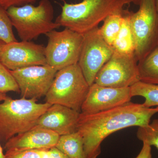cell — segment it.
<instances>
[{
    "mask_svg": "<svg viewBox=\"0 0 158 158\" xmlns=\"http://www.w3.org/2000/svg\"><path fill=\"white\" fill-rule=\"evenodd\" d=\"M157 113L158 107L146 108L131 102L95 114L81 113L77 131L83 138L86 158L98 157L102 142L111 134L126 128L146 126Z\"/></svg>",
    "mask_w": 158,
    "mask_h": 158,
    "instance_id": "1",
    "label": "cell"
},
{
    "mask_svg": "<svg viewBox=\"0 0 158 158\" xmlns=\"http://www.w3.org/2000/svg\"><path fill=\"white\" fill-rule=\"evenodd\" d=\"M61 14L55 22L65 28L83 34L98 27L111 15L123 13L133 0H83L77 4L63 1Z\"/></svg>",
    "mask_w": 158,
    "mask_h": 158,
    "instance_id": "2",
    "label": "cell"
},
{
    "mask_svg": "<svg viewBox=\"0 0 158 158\" xmlns=\"http://www.w3.org/2000/svg\"><path fill=\"white\" fill-rule=\"evenodd\" d=\"M36 99H13L7 97L0 103V143L5 145L15 136L36 126L40 116L51 106Z\"/></svg>",
    "mask_w": 158,
    "mask_h": 158,
    "instance_id": "3",
    "label": "cell"
},
{
    "mask_svg": "<svg viewBox=\"0 0 158 158\" xmlns=\"http://www.w3.org/2000/svg\"><path fill=\"white\" fill-rule=\"evenodd\" d=\"M7 11L12 26L23 41H31L60 27L53 21L54 9L49 0H41L37 6L27 4L11 7Z\"/></svg>",
    "mask_w": 158,
    "mask_h": 158,
    "instance_id": "4",
    "label": "cell"
},
{
    "mask_svg": "<svg viewBox=\"0 0 158 158\" xmlns=\"http://www.w3.org/2000/svg\"><path fill=\"white\" fill-rule=\"evenodd\" d=\"M90 87L78 63L67 66L57 71L45 96V102L62 105L81 113Z\"/></svg>",
    "mask_w": 158,
    "mask_h": 158,
    "instance_id": "5",
    "label": "cell"
},
{
    "mask_svg": "<svg viewBox=\"0 0 158 158\" xmlns=\"http://www.w3.org/2000/svg\"><path fill=\"white\" fill-rule=\"evenodd\" d=\"M133 3L139 6L138 11L128 13L138 62L158 47V13L156 0H133Z\"/></svg>",
    "mask_w": 158,
    "mask_h": 158,
    "instance_id": "6",
    "label": "cell"
},
{
    "mask_svg": "<svg viewBox=\"0 0 158 158\" xmlns=\"http://www.w3.org/2000/svg\"><path fill=\"white\" fill-rule=\"evenodd\" d=\"M47 45L44 49L47 64L57 71L77 64L83 40V34L70 29L56 30L46 34Z\"/></svg>",
    "mask_w": 158,
    "mask_h": 158,
    "instance_id": "7",
    "label": "cell"
},
{
    "mask_svg": "<svg viewBox=\"0 0 158 158\" xmlns=\"http://www.w3.org/2000/svg\"><path fill=\"white\" fill-rule=\"evenodd\" d=\"M114 52L113 47L102 37L98 27L83 34L78 64L90 86Z\"/></svg>",
    "mask_w": 158,
    "mask_h": 158,
    "instance_id": "8",
    "label": "cell"
},
{
    "mask_svg": "<svg viewBox=\"0 0 158 158\" xmlns=\"http://www.w3.org/2000/svg\"><path fill=\"white\" fill-rule=\"evenodd\" d=\"M140 81L135 54L114 52L97 74L94 83L113 88H130Z\"/></svg>",
    "mask_w": 158,
    "mask_h": 158,
    "instance_id": "9",
    "label": "cell"
},
{
    "mask_svg": "<svg viewBox=\"0 0 158 158\" xmlns=\"http://www.w3.org/2000/svg\"><path fill=\"white\" fill-rule=\"evenodd\" d=\"M57 71L48 64L10 70L18 85L21 98L37 100L46 96Z\"/></svg>",
    "mask_w": 158,
    "mask_h": 158,
    "instance_id": "10",
    "label": "cell"
},
{
    "mask_svg": "<svg viewBox=\"0 0 158 158\" xmlns=\"http://www.w3.org/2000/svg\"><path fill=\"white\" fill-rule=\"evenodd\" d=\"M45 47L28 41L4 44L2 47L0 61L9 70H16L34 65L47 64Z\"/></svg>",
    "mask_w": 158,
    "mask_h": 158,
    "instance_id": "11",
    "label": "cell"
},
{
    "mask_svg": "<svg viewBox=\"0 0 158 158\" xmlns=\"http://www.w3.org/2000/svg\"><path fill=\"white\" fill-rule=\"evenodd\" d=\"M130 88H110L94 83L82 105L81 113L95 114L129 102L132 98Z\"/></svg>",
    "mask_w": 158,
    "mask_h": 158,
    "instance_id": "12",
    "label": "cell"
},
{
    "mask_svg": "<svg viewBox=\"0 0 158 158\" xmlns=\"http://www.w3.org/2000/svg\"><path fill=\"white\" fill-rule=\"evenodd\" d=\"M81 113L65 106L52 105L40 116L37 126L57 133L59 136L77 131Z\"/></svg>",
    "mask_w": 158,
    "mask_h": 158,
    "instance_id": "13",
    "label": "cell"
},
{
    "mask_svg": "<svg viewBox=\"0 0 158 158\" xmlns=\"http://www.w3.org/2000/svg\"><path fill=\"white\" fill-rule=\"evenodd\" d=\"M59 137L52 131L36 126L11 138L4 145V148L6 151L11 148L50 149L56 147Z\"/></svg>",
    "mask_w": 158,
    "mask_h": 158,
    "instance_id": "14",
    "label": "cell"
},
{
    "mask_svg": "<svg viewBox=\"0 0 158 158\" xmlns=\"http://www.w3.org/2000/svg\"><path fill=\"white\" fill-rule=\"evenodd\" d=\"M56 147L69 158H86L83 138L78 131L60 136Z\"/></svg>",
    "mask_w": 158,
    "mask_h": 158,
    "instance_id": "15",
    "label": "cell"
},
{
    "mask_svg": "<svg viewBox=\"0 0 158 158\" xmlns=\"http://www.w3.org/2000/svg\"><path fill=\"white\" fill-rule=\"evenodd\" d=\"M140 81L158 85V47L138 62Z\"/></svg>",
    "mask_w": 158,
    "mask_h": 158,
    "instance_id": "16",
    "label": "cell"
},
{
    "mask_svg": "<svg viewBox=\"0 0 158 158\" xmlns=\"http://www.w3.org/2000/svg\"><path fill=\"white\" fill-rule=\"evenodd\" d=\"M129 11L127 10L118 33L112 47L114 52L125 54H135V43L128 19Z\"/></svg>",
    "mask_w": 158,
    "mask_h": 158,
    "instance_id": "17",
    "label": "cell"
},
{
    "mask_svg": "<svg viewBox=\"0 0 158 158\" xmlns=\"http://www.w3.org/2000/svg\"><path fill=\"white\" fill-rule=\"evenodd\" d=\"M130 88L132 97L139 96L145 98L142 104L144 107H158V85L139 81Z\"/></svg>",
    "mask_w": 158,
    "mask_h": 158,
    "instance_id": "18",
    "label": "cell"
},
{
    "mask_svg": "<svg viewBox=\"0 0 158 158\" xmlns=\"http://www.w3.org/2000/svg\"><path fill=\"white\" fill-rule=\"evenodd\" d=\"M126 11L125 10L123 13H116L108 16L103 21L102 26L99 28L102 37L112 47L121 29Z\"/></svg>",
    "mask_w": 158,
    "mask_h": 158,
    "instance_id": "19",
    "label": "cell"
},
{
    "mask_svg": "<svg viewBox=\"0 0 158 158\" xmlns=\"http://www.w3.org/2000/svg\"><path fill=\"white\" fill-rule=\"evenodd\" d=\"M137 137L142 142H147L158 150V118L154 119L146 126L138 127Z\"/></svg>",
    "mask_w": 158,
    "mask_h": 158,
    "instance_id": "20",
    "label": "cell"
},
{
    "mask_svg": "<svg viewBox=\"0 0 158 158\" xmlns=\"http://www.w3.org/2000/svg\"><path fill=\"white\" fill-rule=\"evenodd\" d=\"M5 43L0 40V55L2 47ZM10 91L19 93V88L10 70L0 61V92L6 93Z\"/></svg>",
    "mask_w": 158,
    "mask_h": 158,
    "instance_id": "21",
    "label": "cell"
},
{
    "mask_svg": "<svg viewBox=\"0 0 158 158\" xmlns=\"http://www.w3.org/2000/svg\"><path fill=\"white\" fill-rule=\"evenodd\" d=\"M12 28V23L7 10L0 7V40L6 44L18 41Z\"/></svg>",
    "mask_w": 158,
    "mask_h": 158,
    "instance_id": "22",
    "label": "cell"
},
{
    "mask_svg": "<svg viewBox=\"0 0 158 158\" xmlns=\"http://www.w3.org/2000/svg\"><path fill=\"white\" fill-rule=\"evenodd\" d=\"M45 149H19L11 148L6 151V158H43Z\"/></svg>",
    "mask_w": 158,
    "mask_h": 158,
    "instance_id": "23",
    "label": "cell"
},
{
    "mask_svg": "<svg viewBox=\"0 0 158 158\" xmlns=\"http://www.w3.org/2000/svg\"><path fill=\"white\" fill-rule=\"evenodd\" d=\"M38 0H0V7L8 10L11 7H19L32 4Z\"/></svg>",
    "mask_w": 158,
    "mask_h": 158,
    "instance_id": "24",
    "label": "cell"
},
{
    "mask_svg": "<svg viewBox=\"0 0 158 158\" xmlns=\"http://www.w3.org/2000/svg\"><path fill=\"white\" fill-rule=\"evenodd\" d=\"M43 158H69L64 153L56 147L45 149Z\"/></svg>",
    "mask_w": 158,
    "mask_h": 158,
    "instance_id": "25",
    "label": "cell"
},
{
    "mask_svg": "<svg viewBox=\"0 0 158 158\" xmlns=\"http://www.w3.org/2000/svg\"><path fill=\"white\" fill-rule=\"evenodd\" d=\"M135 158H152L151 146L147 142H143L141 151Z\"/></svg>",
    "mask_w": 158,
    "mask_h": 158,
    "instance_id": "26",
    "label": "cell"
},
{
    "mask_svg": "<svg viewBox=\"0 0 158 158\" xmlns=\"http://www.w3.org/2000/svg\"><path fill=\"white\" fill-rule=\"evenodd\" d=\"M7 97H8V96H7V94H6V93L0 92V102L5 100Z\"/></svg>",
    "mask_w": 158,
    "mask_h": 158,
    "instance_id": "27",
    "label": "cell"
},
{
    "mask_svg": "<svg viewBox=\"0 0 158 158\" xmlns=\"http://www.w3.org/2000/svg\"><path fill=\"white\" fill-rule=\"evenodd\" d=\"M2 144L0 143V158H6L5 155L3 153L2 147Z\"/></svg>",
    "mask_w": 158,
    "mask_h": 158,
    "instance_id": "28",
    "label": "cell"
},
{
    "mask_svg": "<svg viewBox=\"0 0 158 158\" xmlns=\"http://www.w3.org/2000/svg\"><path fill=\"white\" fill-rule=\"evenodd\" d=\"M156 8L158 13V0H156Z\"/></svg>",
    "mask_w": 158,
    "mask_h": 158,
    "instance_id": "29",
    "label": "cell"
}]
</instances>
